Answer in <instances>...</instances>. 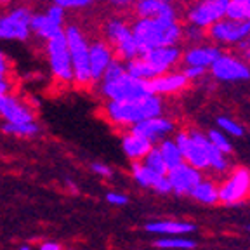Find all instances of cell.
<instances>
[{
	"label": "cell",
	"instance_id": "cell-1",
	"mask_svg": "<svg viewBox=\"0 0 250 250\" xmlns=\"http://www.w3.org/2000/svg\"><path fill=\"white\" fill-rule=\"evenodd\" d=\"M164 113V99L148 94L130 101H104L103 117L120 130H129L139 122L160 117Z\"/></svg>",
	"mask_w": 250,
	"mask_h": 250
},
{
	"label": "cell",
	"instance_id": "cell-2",
	"mask_svg": "<svg viewBox=\"0 0 250 250\" xmlns=\"http://www.w3.org/2000/svg\"><path fill=\"white\" fill-rule=\"evenodd\" d=\"M130 31L139 49V56L156 49V47L177 45L183 39V26L172 18H156V20H143L136 18L130 23Z\"/></svg>",
	"mask_w": 250,
	"mask_h": 250
},
{
	"label": "cell",
	"instance_id": "cell-3",
	"mask_svg": "<svg viewBox=\"0 0 250 250\" xmlns=\"http://www.w3.org/2000/svg\"><path fill=\"white\" fill-rule=\"evenodd\" d=\"M64 40H66L68 52H70L71 68H73V83L78 87L92 85L89 70V45L87 35L78 24H68L64 28Z\"/></svg>",
	"mask_w": 250,
	"mask_h": 250
},
{
	"label": "cell",
	"instance_id": "cell-4",
	"mask_svg": "<svg viewBox=\"0 0 250 250\" xmlns=\"http://www.w3.org/2000/svg\"><path fill=\"white\" fill-rule=\"evenodd\" d=\"M104 40L111 45L115 58L120 61H130L139 56V49L130 31V24L122 18H109L104 23Z\"/></svg>",
	"mask_w": 250,
	"mask_h": 250
},
{
	"label": "cell",
	"instance_id": "cell-5",
	"mask_svg": "<svg viewBox=\"0 0 250 250\" xmlns=\"http://www.w3.org/2000/svg\"><path fill=\"white\" fill-rule=\"evenodd\" d=\"M219 203L234 207L250 198V170L245 167H234L217 184Z\"/></svg>",
	"mask_w": 250,
	"mask_h": 250
},
{
	"label": "cell",
	"instance_id": "cell-6",
	"mask_svg": "<svg viewBox=\"0 0 250 250\" xmlns=\"http://www.w3.org/2000/svg\"><path fill=\"white\" fill-rule=\"evenodd\" d=\"M96 85H98V94L104 101H130V99L145 98L149 94L148 82L137 80L129 73L122 75L117 80L99 82Z\"/></svg>",
	"mask_w": 250,
	"mask_h": 250
},
{
	"label": "cell",
	"instance_id": "cell-7",
	"mask_svg": "<svg viewBox=\"0 0 250 250\" xmlns=\"http://www.w3.org/2000/svg\"><path fill=\"white\" fill-rule=\"evenodd\" d=\"M31 16H33V11L26 5H16L4 14H0V40L26 42L31 37Z\"/></svg>",
	"mask_w": 250,
	"mask_h": 250
},
{
	"label": "cell",
	"instance_id": "cell-8",
	"mask_svg": "<svg viewBox=\"0 0 250 250\" xmlns=\"http://www.w3.org/2000/svg\"><path fill=\"white\" fill-rule=\"evenodd\" d=\"M45 56L52 77L59 83H73V68L64 35L45 42Z\"/></svg>",
	"mask_w": 250,
	"mask_h": 250
},
{
	"label": "cell",
	"instance_id": "cell-9",
	"mask_svg": "<svg viewBox=\"0 0 250 250\" xmlns=\"http://www.w3.org/2000/svg\"><path fill=\"white\" fill-rule=\"evenodd\" d=\"M228 2L229 0H198L188 9V23L200 30H208L226 18Z\"/></svg>",
	"mask_w": 250,
	"mask_h": 250
},
{
	"label": "cell",
	"instance_id": "cell-10",
	"mask_svg": "<svg viewBox=\"0 0 250 250\" xmlns=\"http://www.w3.org/2000/svg\"><path fill=\"white\" fill-rule=\"evenodd\" d=\"M210 73L215 80L219 82H249L250 80V68L242 58H236V56L231 54H223L215 59V62L212 64Z\"/></svg>",
	"mask_w": 250,
	"mask_h": 250
},
{
	"label": "cell",
	"instance_id": "cell-11",
	"mask_svg": "<svg viewBox=\"0 0 250 250\" xmlns=\"http://www.w3.org/2000/svg\"><path fill=\"white\" fill-rule=\"evenodd\" d=\"M249 33H250V21L249 23H238V21H231L228 18L212 24L207 30V37L214 42V45H217V43L238 45Z\"/></svg>",
	"mask_w": 250,
	"mask_h": 250
},
{
	"label": "cell",
	"instance_id": "cell-12",
	"mask_svg": "<svg viewBox=\"0 0 250 250\" xmlns=\"http://www.w3.org/2000/svg\"><path fill=\"white\" fill-rule=\"evenodd\" d=\"M0 118L5 124H28L35 122V111L16 92L0 96Z\"/></svg>",
	"mask_w": 250,
	"mask_h": 250
},
{
	"label": "cell",
	"instance_id": "cell-13",
	"mask_svg": "<svg viewBox=\"0 0 250 250\" xmlns=\"http://www.w3.org/2000/svg\"><path fill=\"white\" fill-rule=\"evenodd\" d=\"M167 179L170 183L172 193L177 196H189L193 188L203 179V172L193 168L191 165L181 164L167 172Z\"/></svg>",
	"mask_w": 250,
	"mask_h": 250
},
{
	"label": "cell",
	"instance_id": "cell-14",
	"mask_svg": "<svg viewBox=\"0 0 250 250\" xmlns=\"http://www.w3.org/2000/svg\"><path fill=\"white\" fill-rule=\"evenodd\" d=\"M141 58L148 62L153 71H156V75H164L172 71V68H176L183 61V51L177 45L156 47L141 54Z\"/></svg>",
	"mask_w": 250,
	"mask_h": 250
},
{
	"label": "cell",
	"instance_id": "cell-15",
	"mask_svg": "<svg viewBox=\"0 0 250 250\" xmlns=\"http://www.w3.org/2000/svg\"><path fill=\"white\" fill-rule=\"evenodd\" d=\"M130 132L136 134L139 137H145L146 141H149L153 146H156L158 143H162L164 139H167L172 132H174V122L170 118L164 117H155L148 118L145 122H139L134 127H130Z\"/></svg>",
	"mask_w": 250,
	"mask_h": 250
},
{
	"label": "cell",
	"instance_id": "cell-16",
	"mask_svg": "<svg viewBox=\"0 0 250 250\" xmlns=\"http://www.w3.org/2000/svg\"><path fill=\"white\" fill-rule=\"evenodd\" d=\"M115 52L106 40H94L89 45V70H90V80L92 85L99 83L103 78V73L106 68L113 62Z\"/></svg>",
	"mask_w": 250,
	"mask_h": 250
},
{
	"label": "cell",
	"instance_id": "cell-17",
	"mask_svg": "<svg viewBox=\"0 0 250 250\" xmlns=\"http://www.w3.org/2000/svg\"><path fill=\"white\" fill-rule=\"evenodd\" d=\"M172 139L176 141V145L179 146L184 164L191 165V167L196 168V170H202V172L207 170L208 164H207V158H205V153H203L202 148H200L195 141L189 137L188 130L176 132V136L172 137Z\"/></svg>",
	"mask_w": 250,
	"mask_h": 250
},
{
	"label": "cell",
	"instance_id": "cell-18",
	"mask_svg": "<svg viewBox=\"0 0 250 250\" xmlns=\"http://www.w3.org/2000/svg\"><path fill=\"white\" fill-rule=\"evenodd\" d=\"M188 134H189V137H191L196 145L202 148V151L205 153L208 168H210L212 172H215V174H223V176L229 172V158H228L226 155H223L221 151H217V149L208 143L205 134L200 132V130H196V129L188 130Z\"/></svg>",
	"mask_w": 250,
	"mask_h": 250
},
{
	"label": "cell",
	"instance_id": "cell-19",
	"mask_svg": "<svg viewBox=\"0 0 250 250\" xmlns=\"http://www.w3.org/2000/svg\"><path fill=\"white\" fill-rule=\"evenodd\" d=\"M188 78L183 75V71H168V73L158 75L153 80L148 82L149 94L153 96H158V98H164V96H172V94H177L181 90L186 89L188 85Z\"/></svg>",
	"mask_w": 250,
	"mask_h": 250
},
{
	"label": "cell",
	"instance_id": "cell-20",
	"mask_svg": "<svg viewBox=\"0 0 250 250\" xmlns=\"http://www.w3.org/2000/svg\"><path fill=\"white\" fill-rule=\"evenodd\" d=\"M145 231L160 236H188L195 233L196 226L189 221H181V219H158L146 223Z\"/></svg>",
	"mask_w": 250,
	"mask_h": 250
},
{
	"label": "cell",
	"instance_id": "cell-21",
	"mask_svg": "<svg viewBox=\"0 0 250 250\" xmlns=\"http://www.w3.org/2000/svg\"><path fill=\"white\" fill-rule=\"evenodd\" d=\"M134 12L143 20H156V18H172L177 20L176 7L172 2L165 0H134Z\"/></svg>",
	"mask_w": 250,
	"mask_h": 250
},
{
	"label": "cell",
	"instance_id": "cell-22",
	"mask_svg": "<svg viewBox=\"0 0 250 250\" xmlns=\"http://www.w3.org/2000/svg\"><path fill=\"white\" fill-rule=\"evenodd\" d=\"M223 54L219 45H193L188 51L183 52V62L186 66H198V68H208L215 62V59Z\"/></svg>",
	"mask_w": 250,
	"mask_h": 250
},
{
	"label": "cell",
	"instance_id": "cell-23",
	"mask_svg": "<svg viewBox=\"0 0 250 250\" xmlns=\"http://www.w3.org/2000/svg\"><path fill=\"white\" fill-rule=\"evenodd\" d=\"M153 145L145 137H139L132 134L130 130H124L122 132V149L124 155L129 158L130 162H143L145 156L151 151Z\"/></svg>",
	"mask_w": 250,
	"mask_h": 250
},
{
	"label": "cell",
	"instance_id": "cell-24",
	"mask_svg": "<svg viewBox=\"0 0 250 250\" xmlns=\"http://www.w3.org/2000/svg\"><path fill=\"white\" fill-rule=\"evenodd\" d=\"M30 31L31 35H35L37 39L43 40V42H49V40L56 39V37H61L64 33V26L54 23L51 18H47L45 12H42V14L31 16Z\"/></svg>",
	"mask_w": 250,
	"mask_h": 250
},
{
	"label": "cell",
	"instance_id": "cell-25",
	"mask_svg": "<svg viewBox=\"0 0 250 250\" xmlns=\"http://www.w3.org/2000/svg\"><path fill=\"white\" fill-rule=\"evenodd\" d=\"M193 200H196L202 205H217L219 203V189H217V183L214 179H208V177H203L191 191Z\"/></svg>",
	"mask_w": 250,
	"mask_h": 250
},
{
	"label": "cell",
	"instance_id": "cell-26",
	"mask_svg": "<svg viewBox=\"0 0 250 250\" xmlns=\"http://www.w3.org/2000/svg\"><path fill=\"white\" fill-rule=\"evenodd\" d=\"M156 148H158L162 158H164L167 170H170V168H174V167H177V165L183 164V155H181V149H179V146L176 145V141L172 139V137H167V139H164L162 143H158V145H156Z\"/></svg>",
	"mask_w": 250,
	"mask_h": 250
},
{
	"label": "cell",
	"instance_id": "cell-27",
	"mask_svg": "<svg viewBox=\"0 0 250 250\" xmlns=\"http://www.w3.org/2000/svg\"><path fill=\"white\" fill-rule=\"evenodd\" d=\"M153 247L158 250H193L196 242L189 236H158Z\"/></svg>",
	"mask_w": 250,
	"mask_h": 250
},
{
	"label": "cell",
	"instance_id": "cell-28",
	"mask_svg": "<svg viewBox=\"0 0 250 250\" xmlns=\"http://www.w3.org/2000/svg\"><path fill=\"white\" fill-rule=\"evenodd\" d=\"M124 64H125V71H127L130 77L137 78V80H143V82H149V80H153L155 77H158L156 71H153L148 62L141 58V56L130 59V61H125Z\"/></svg>",
	"mask_w": 250,
	"mask_h": 250
},
{
	"label": "cell",
	"instance_id": "cell-29",
	"mask_svg": "<svg viewBox=\"0 0 250 250\" xmlns=\"http://www.w3.org/2000/svg\"><path fill=\"white\" fill-rule=\"evenodd\" d=\"M130 176H132V179L136 181L141 188H149V189H151L156 181L162 177V176H156L155 172L149 170L143 162H132V165H130Z\"/></svg>",
	"mask_w": 250,
	"mask_h": 250
},
{
	"label": "cell",
	"instance_id": "cell-30",
	"mask_svg": "<svg viewBox=\"0 0 250 250\" xmlns=\"http://www.w3.org/2000/svg\"><path fill=\"white\" fill-rule=\"evenodd\" d=\"M2 132L7 136L14 137H35L40 132V125L37 122H28V124H4L2 125Z\"/></svg>",
	"mask_w": 250,
	"mask_h": 250
},
{
	"label": "cell",
	"instance_id": "cell-31",
	"mask_svg": "<svg viewBox=\"0 0 250 250\" xmlns=\"http://www.w3.org/2000/svg\"><path fill=\"white\" fill-rule=\"evenodd\" d=\"M226 18L238 23H249L250 21V2L247 0H229L228 2Z\"/></svg>",
	"mask_w": 250,
	"mask_h": 250
},
{
	"label": "cell",
	"instance_id": "cell-32",
	"mask_svg": "<svg viewBox=\"0 0 250 250\" xmlns=\"http://www.w3.org/2000/svg\"><path fill=\"white\" fill-rule=\"evenodd\" d=\"M205 136H207L208 143H210L217 151L223 153V155L229 156L231 153H233V145H231L229 137H226V134H223L219 129H210Z\"/></svg>",
	"mask_w": 250,
	"mask_h": 250
},
{
	"label": "cell",
	"instance_id": "cell-33",
	"mask_svg": "<svg viewBox=\"0 0 250 250\" xmlns=\"http://www.w3.org/2000/svg\"><path fill=\"white\" fill-rule=\"evenodd\" d=\"M143 164H145L151 172H155L156 176H167L168 170H167V167H165V162H164V158H162L160 151H158L156 146H153L151 151L145 156Z\"/></svg>",
	"mask_w": 250,
	"mask_h": 250
},
{
	"label": "cell",
	"instance_id": "cell-34",
	"mask_svg": "<svg viewBox=\"0 0 250 250\" xmlns=\"http://www.w3.org/2000/svg\"><path fill=\"white\" fill-rule=\"evenodd\" d=\"M217 127L219 130L226 136H231V137H243L245 136V129H243V125L238 124L236 120L229 117H219L217 118Z\"/></svg>",
	"mask_w": 250,
	"mask_h": 250
},
{
	"label": "cell",
	"instance_id": "cell-35",
	"mask_svg": "<svg viewBox=\"0 0 250 250\" xmlns=\"http://www.w3.org/2000/svg\"><path fill=\"white\" fill-rule=\"evenodd\" d=\"M96 0H52V4L58 7L70 11V9H85L89 5H92Z\"/></svg>",
	"mask_w": 250,
	"mask_h": 250
},
{
	"label": "cell",
	"instance_id": "cell-36",
	"mask_svg": "<svg viewBox=\"0 0 250 250\" xmlns=\"http://www.w3.org/2000/svg\"><path fill=\"white\" fill-rule=\"evenodd\" d=\"M45 14H47V18H51L54 23L64 26V21H66V11H64V9H61V7H58V5L51 4L49 7H47Z\"/></svg>",
	"mask_w": 250,
	"mask_h": 250
},
{
	"label": "cell",
	"instance_id": "cell-37",
	"mask_svg": "<svg viewBox=\"0 0 250 250\" xmlns=\"http://www.w3.org/2000/svg\"><path fill=\"white\" fill-rule=\"evenodd\" d=\"M106 202L109 205H113V207H124V205L129 203V196L120 191H108L106 193Z\"/></svg>",
	"mask_w": 250,
	"mask_h": 250
},
{
	"label": "cell",
	"instance_id": "cell-38",
	"mask_svg": "<svg viewBox=\"0 0 250 250\" xmlns=\"http://www.w3.org/2000/svg\"><path fill=\"white\" fill-rule=\"evenodd\" d=\"M205 73H207V70L198 66H186L183 70V75L188 78V82H196V80L205 77Z\"/></svg>",
	"mask_w": 250,
	"mask_h": 250
},
{
	"label": "cell",
	"instance_id": "cell-39",
	"mask_svg": "<svg viewBox=\"0 0 250 250\" xmlns=\"http://www.w3.org/2000/svg\"><path fill=\"white\" fill-rule=\"evenodd\" d=\"M90 170L96 174V176L99 177H104V179H109V177L113 176V170H111V167L106 164H101V162H94L92 165H90Z\"/></svg>",
	"mask_w": 250,
	"mask_h": 250
},
{
	"label": "cell",
	"instance_id": "cell-40",
	"mask_svg": "<svg viewBox=\"0 0 250 250\" xmlns=\"http://www.w3.org/2000/svg\"><path fill=\"white\" fill-rule=\"evenodd\" d=\"M151 189L156 193V195H170L172 193V188H170V183H168L167 176H162L160 179L156 181L155 186H153Z\"/></svg>",
	"mask_w": 250,
	"mask_h": 250
},
{
	"label": "cell",
	"instance_id": "cell-41",
	"mask_svg": "<svg viewBox=\"0 0 250 250\" xmlns=\"http://www.w3.org/2000/svg\"><path fill=\"white\" fill-rule=\"evenodd\" d=\"M203 35V30H200V28H195V26H186L183 28V37L186 40H189V42H198L200 39H202Z\"/></svg>",
	"mask_w": 250,
	"mask_h": 250
},
{
	"label": "cell",
	"instance_id": "cell-42",
	"mask_svg": "<svg viewBox=\"0 0 250 250\" xmlns=\"http://www.w3.org/2000/svg\"><path fill=\"white\" fill-rule=\"evenodd\" d=\"M12 87H14V83H12L11 78L7 75H0V96L12 92Z\"/></svg>",
	"mask_w": 250,
	"mask_h": 250
},
{
	"label": "cell",
	"instance_id": "cell-43",
	"mask_svg": "<svg viewBox=\"0 0 250 250\" xmlns=\"http://www.w3.org/2000/svg\"><path fill=\"white\" fill-rule=\"evenodd\" d=\"M11 73V61L9 58L5 56V52L0 49V75H7Z\"/></svg>",
	"mask_w": 250,
	"mask_h": 250
},
{
	"label": "cell",
	"instance_id": "cell-44",
	"mask_svg": "<svg viewBox=\"0 0 250 250\" xmlns=\"http://www.w3.org/2000/svg\"><path fill=\"white\" fill-rule=\"evenodd\" d=\"M109 4L117 9H127L134 4V0H109Z\"/></svg>",
	"mask_w": 250,
	"mask_h": 250
},
{
	"label": "cell",
	"instance_id": "cell-45",
	"mask_svg": "<svg viewBox=\"0 0 250 250\" xmlns=\"http://www.w3.org/2000/svg\"><path fill=\"white\" fill-rule=\"evenodd\" d=\"M39 250H62V247L56 242H43V243H40Z\"/></svg>",
	"mask_w": 250,
	"mask_h": 250
},
{
	"label": "cell",
	"instance_id": "cell-46",
	"mask_svg": "<svg viewBox=\"0 0 250 250\" xmlns=\"http://www.w3.org/2000/svg\"><path fill=\"white\" fill-rule=\"evenodd\" d=\"M16 0H0V5H11Z\"/></svg>",
	"mask_w": 250,
	"mask_h": 250
},
{
	"label": "cell",
	"instance_id": "cell-47",
	"mask_svg": "<svg viewBox=\"0 0 250 250\" xmlns=\"http://www.w3.org/2000/svg\"><path fill=\"white\" fill-rule=\"evenodd\" d=\"M18 250H33V249H31L30 245H21V247H20V249H18Z\"/></svg>",
	"mask_w": 250,
	"mask_h": 250
},
{
	"label": "cell",
	"instance_id": "cell-48",
	"mask_svg": "<svg viewBox=\"0 0 250 250\" xmlns=\"http://www.w3.org/2000/svg\"><path fill=\"white\" fill-rule=\"evenodd\" d=\"M245 58H247V59H249V61H250V49H249V51L245 52Z\"/></svg>",
	"mask_w": 250,
	"mask_h": 250
},
{
	"label": "cell",
	"instance_id": "cell-49",
	"mask_svg": "<svg viewBox=\"0 0 250 250\" xmlns=\"http://www.w3.org/2000/svg\"><path fill=\"white\" fill-rule=\"evenodd\" d=\"M245 229H247V231H250V224H249V226H247V228H245Z\"/></svg>",
	"mask_w": 250,
	"mask_h": 250
},
{
	"label": "cell",
	"instance_id": "cell-50",
	"mask_svg": "<svg viewBox=\"0 0 250 250\" xmlns=\"http://www.w3.org/2000/svg\"><path fill=\"white\" fill-rule=\"evenodd\" d=\"M62 250H73V249H62Z\"/></svg>",
	"mask_w": 250,
	"mask_h": 250
},
{
	"label": "cell",
	"instance_id": "cell-51",
	"mask_svg": "<svg viewBox=\"0 0 250 250\" xmlns=\"http://www.w3.org/2000/svg\"><path fill=\"white\" fill-rule=\"evenodd\" d=\"M165 2H172V0H165Z\"/></svg>",
	"mask_w": 250,
	"mask_h": 250
},
{
	"label": "cell",
	"instance_id": "cell-52",
	"mask_svg": "<svg viewBox=\"0 0 250 250\" xmlns=\"http://www.w3.org/2000/svg\"><path fill=\"white\" fill-rule=\"evenodd\" d=\"M134 250H141V249H134Z\"/></svg>",
	"mask_w": 250,
	"mask_h": 250
},
{
	"label": "cell",
	"instance_id": "cell-53",
	"mask_svg": "<svg viewBox=\"0 0 250 250\" xmlns=\"http://www.w3.org/2000/svg\"><path fill=\"white\" fill-rule=\"evenodd\" d=\"M249 68H250V64H249Z\"/></svg>",
	"mask_w": 250,
	"mask_h": 250
}]
</instances>
